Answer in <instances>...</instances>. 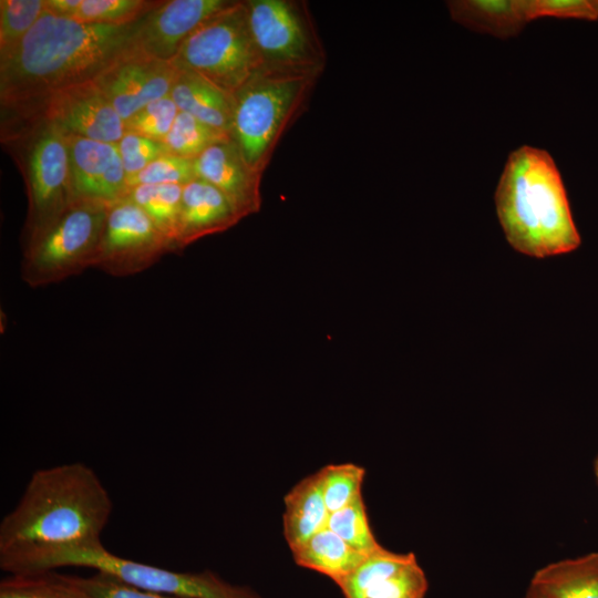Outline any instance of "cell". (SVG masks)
Returning <instances> with one entry per match:
<instances>
[{"mask_svg":"<svg viewBox=\"0 0 598 598\" xmlns=\"http://www.w3.org/2000/svg\"><path fill=\"white\" fill-rule=\"evenodd\" d=\"M174 61L233 95L264 61L254 41L246 1H233L203 22L183 43Z\"/></svg>","mask_w":598,"mask_h":598,"instance_id":"cell-6","label":"cell"},{"mask_svg":"<svg viewBox=\"0 0 598 598\" xmlns=\"http://www.w3.org/2000/svg\"><path fill=\"white\" fill-rule=\"evenodd\" d=\"M110 204L75 199L42 234L23 246L21 278L32 288L60 282L93 267Z\"/></svg>","mask_w":598,"mask_h":598,"instance_id":"cell-7","label":"cell"},{"mask_svg":"<svg viewBox=\"0 0 598 598\" xmlns=\"http://www.w3.org/2000/svg\"><path fill=\"white\" fill-rule=\"evenodd\" d=\"M233 1L165 0L140 19L128 44L151 56L173 61L186 39Z\"/></svg>","mask_w":598,"mask_h":598,"instance_id":"cell-13","label":"cell"},{"mask_svg":"<svg viewBox=\"0 0 598 598\" xmlns=\"http://www.w3.org/2000/svg\"><path fill=\"white\" fill-rule=\"evenodd\" d=\"M0 598H96L76 576L54 570L13 574L0 581Z\"/></svg>","mask_w":598,"mask_h":598,"instance_id":"cell-23","label":"cell"},{"mask_svg":"<svg viewBox=\"0 0 598 598\" xmlns=\"http://www.w3.org/2000/svg\"><path fill=\"white\" fill-rule=\"evenodd\" d=\"M169 252L171 241L145 212L122 198L109 206L93 267L115 277L132 276Z\"/></svg>","mask_w":598,"mask_h":598,"instance_id":"cell-10","label":"cell"},{"mask_svg":"<svg viewBox=\"0 0 598 598\" xmlns=\"http://www.w3.org/2000/svg\"><path fill=\"white\" fill-rule=\"evenodd\" d=\"M169 95L179 111L230 136L233 95L184 68H181Z\"/></svg>","mask_w":598,"mask_h":598,"instance_id":"cell-18","label":"cell"},{"mask_svg":"<svg viewBox=\"0 0 598 598\" xmlns=\"http://www.w3.org/2000/svg\"><path fill=\"white\" fill-rule=\"evenodd\" d=\"M179 110L171 95L148 103L125 123V132L163 141L173 126Z\"/></svg>","mask_w":598,"mask_h":598,"instance_id":"cell-30","label":"cell"},{"mask_svg":"<svg viewBox=\"0 0 598 598\" xmlns=\"http://www.w3.org/2000/svg\"><path fill=\"white\" fill-rule=\"evenodd\" d=\"M283 535L293 550L327 527L329 511L318 474L301 480L285 496Z\"/></svg>","mask_w":598,"mask_h":598,"instance_id":"cell-20","label":"cell"},{"mask_svg":"<svg viewBox=\"0 0 598 598\" xmlns=\"http://www.w3.org/2000/svg\"><path fill=\"white\" fill-rule=\"evenodd\" d=\"M79 580L96 598H181L140 589L97 571L90 577H79Z\"/></svg>","mask_w":598,"mask_h":598,"instance_id":"cell-34","label":"cell"},{"mask_svg":"<svg viewBox=\"0 0 598 598\" xmlns=\"http://www.w3.org/2000/svg\"><path fill=\"white\" fill-rule=\"evenodd\" d=\"M181 68L130 44L95 78L109 102L126 122L148 103L169 95Z\"/></svg>","mask_w":598,"mask_h":598,"instance_id":"cell-12","label":"cell"},{"mask_svg":"<svg viewBox=\"0 0 598 598\" xmlns=\"http://www.w3.org/2000/svg\"><path fill=\"white\" fill-rule=\"evenodd\" d=\"M327 527L348 545L367 555L381 547L371 529L362 496L330 513Z\"/></svg>","mask_w":598,"mask_h":598,"instance_id":"cell-29","label":"cell"},{"mask_svg":"<svg viewBox=\"0 0 598 598\" xmlns=\"http://www.w3.org/2000/svg\"><path fill=\"white\" fill-rule=\"evenodd\" d=\"M44 11V0H0V60L17 48Z\"/></svg>","mask_w":598,"mask_h":598,"instance_id":"cell-28","label":"cell"},{"mask_svg":"<svg viewBox=\"0 0 598 598\" xmlns=\"http://www.w3.org/2000/svg\"><path fill=\"white\" fill-rule=\"evenodd\" d=\"M318 477L329 513L339 511L361 497L365 470L353 463L329 464Z\"/></svg>","mask_w":598,"mask_h":598,"instance_id":"cell-27","label":"cell"},{"mask_svg":"<svg viewBox=\"0 0 598 598\" xmlns=\"http://www.w3.org/2000/svg\"><path fill=\"white\" fill-rule=\"evenodd\" d=\"M112 511L107 489L84 463L37 470L0 523V568L45 571L64 553L102 547Z\"/></svg>","mask_w":598,"mask_h":598,"instance_id":"cell-1","label":"cell"},{"mask_svg":"<svg viewBox=\"0 0 598 598\" xmlns=\"http://www.w3.org/2000/svg\"><path fill=\"white\" fill-rule=\"evenodd\" d=\"M529 586L549 598H598V553L546 565Z\"/></svg>","mask_w":598,"mask_h":598,"instance_id":"cell-21","label":"cell"},{"mask_svg":"<svg viewBox=\"0 0 598 598\" xmlns=\"http://www.w3.org/2000/svg\"><path fill=\"white\" fill-rule=\"evenodd\" d=\"M229 137L190 114L179 111L172 128L162 142L169 154L195 159L210 145Z\"/></svg>","mask_w":598,"mask_h":598,"instance_id":"cell-25","label":"cell"},{"mask_svg":"<svg viewBox=\"0 0 598 598\" xmlns=\"http://www.w3.org/2000/svg\"><path fill=\"white\" fill-rule=\"evenodd\" d=\"M4 141L14 145L28 195L23 246L52 225L75 200L65 133L40 117H16Z\"/></svg>","mask_w":598,"mask_h":598,"instance_id":"cell-5","label":"cell"},{"mask_svg":"<svg viewBox=\"0 0 598 598\" xmlns=\"http://www.w3.org/2000/svg\"><path fill=\"white\" fill-rule=\"evenodd\" d=\"M241 219L220 190L196 177L183 185L176 250L181 251L205 236L223 233Z\"/></svg>","mask_w":598,"mask_h":598,"instance_id":"cell-17","label":"cell"},{"mask_svg":"<svg viewBox=\"0 0 598 598\" xmlns=\"http://www.w3.org/2000/svg\"><path fill=\"white\" fill-rule=\"evenodd\" d=\"M194 168L196 177L220 190L243 218L260 210L262 174L248 164L231 137L205 150Z\"/></svg>","mask_w":598,"mask_h":598,"instance_id":"cell-16","label":"cell"},{"mask_svg":"<svg viewBox=\"0 0 598 598\" xmlns=\"http://www.w3.org/2000/svg\"><path fill=\"white\" fill-rule=\"evenodd\" d=\"M158 3L148 0H81L71 19L90 24L128 25Z\"/></svg>","mask_w":598,"mask_h":598,"instance_id":"cell-26","label":"cell"},{"mask_svg":"<svg viewBox=\"0 0 598 598\" xmlns=\"http://www.w3.org/2000/svg\"><path fill=\"white\" fill-rule=\"evenodd\" d=\"M446 3L455 22L499 39L517 35L529 22L524 0H452Z\"/></svg>","mask_w":598,"mask_h":598,"instance_id":"cell-19","label":"cell"},{"mask_svg":"<svg viewBox=\"0 0 598 598\" xmlns=\"http://www.w3.org/2000/svg\"><path fill=\"white\" fill-rule=\"evenodd\" d=\"M182 193L183 185L177 184L136 185L124 196L145 212L171 241L174 252L177 251Z\"/></svg>","mask_w":598,"mask_h":598,"instance_id":"cell-24","label":"cell"},{"mask_svg":"<svg viewBox=\"0 0 598 598\" xmlns=\"http://www.w3.org/2000/svg\"><path fill=\"white\" fill-rule=\"evenodd\" d=\"M14 114L40 117L64 133L107 143H117L125 133L124 121L94 79L60 89Z\"/></svg>","mask_w":598,"mask_h":598,"instance_id":"cell-11","label":"cell"},{"mask_svg":"<svg viewBox=\"0 0 598 598\" xmlns=\"http://www.w3.org/2000/svg\"><path fill=\"white\" fill-rule=\"evenodd\" d=\"M66 566L92 568L136 588L181 598H260L250 588L229 584L209 570H167L120 557L104 546L64 553L52 561L50 570Z\"/></svg>","mask_w":598,"mask_h":598,"instance_id":"cell-8","label":"cell"},{"mask_svg":"<svg viewBox=\"0 0 598 598\" xmlns=\"http://www.w3.org/2000/svg\"><path fill=\"white\" fill-rule=\"evenodd\" d=\"M81 0H44L45 11L69 18L73 16Z\"/></svg>","mask_w":598,"mask_h":598,"instance_id":"cell-35","label":"cell"},{"mask_svg":"<svg viewBox=\"0 0 598 598\" xmlns=\"http://www.w3.org/2000/svg\"><path fill=\"white\" fill-rule=\"evenodd\" d=\"M127 178L168 151L163 142L136 133L125 132L116 143Z\"/></svg>","mask_w":598,"mask_h":598,"instance_id":"cell-32","label":"cell"},{"mask_svg":"<svg viewBox=\"0 0 598 598\" xmlns=\"http://www.w3.org/2000/svg\"><path fill=\"white\" fill-rule=\"evenodd\" d=\"M595 472H596V476H597V480H598V457H597V461H596V464H595Z\"/></svg>","mask_w":598,"mask_h":598,"instance_id":"cell-36","label":"cell"},{"mask_svg":"<svg viewBox=\"0 0 598 598\" xmlns=\"http://www.w3.org/2000/svg\"><path fill=\"white\" fill-rule=\"evenodd\" d=\"M495 206L507 241L522 254L545 258L580 244L560 174L545 150L523 145L509 154Z\"/></svg>","mask_w":598,"mask_h":598,"instance_id":"cell-3","label":"cell"},{"mask_svg":"<svg viewBox=\"0 0 598 598\" xmlns=\"http://www.w3.org/2000/svg\"><path fill=\"white\" fill-rule=\"evenodd\" d=\"M136 22L90 24L44 11L0 60L2 111L19 112L60 89L94 79L127 47Z\"/></svg>","mask_w":598,"mask_h":598,"instance_id":"cell-2","label":"cell"},{"mask_svg":"<svg viewBox=\"0 0 598 598\" xmlns=\"http://www.w3.org/2000/svg\"><path fill=\"white\" fill-rule=\"evenodd\" d=\"M297 565L318 571L337 585L368 556L348 545L328 527L291 550Z\"/></svg>","mask_w":598,"mask_h":598,"instance_id":"cell-22","label":"cell"},{"mask_svg":"<svg viewBox=\"0 0 598 598\" xmlns=\"http://www.w3.org/2000/svg\"><path fill=\"white\" fill-rule=\"evenodd\" d=\"M528 21L543 17L598 19V0H524Z\"/></svg>","mask_w":598,"mask_h":598,"instance_id":"cell-33","label":"cell"},{"mask_svg":"<svg viewBox=\"0 0 598 598\" xmlns=\"http://www.w3.org/2000/svg\"><path fill=\"white\" fill-rule=\"evenodd\" d=\"M71 185L75 199L107 204L126 195L127 176L116 143H107L65 133Z\"/></svg>","mask_w":598,"mask_h":598,"instance_id":"cell-15","label":"cell"},{"mask_svg":"<svg viewBox=\"0 0 598 598\" xmlns=\"http://www.w3.org/2000/svg\"><path fill=\"white\" fill-rule=\"evenodd\" d=\"M338 586L344 598H424L429 582L413 553L381 546Z\"/></svg>","mask_w":598,"mask_h":598,"instance_id":"cell-14","label":"cell"},{"mask_svg":"<svg viewBox=\"0 0 598 598\" xmlns=\"http://www.w3.org/2000/svg\"><path fill=\"white\" fill-rule=\"evenodd\" d=\"M248 21L264 66L321 72L324 53L307 13L287 0L246 1Z\"/></svg>","mask_w":598,"mask_h":598,"instance_id":"cell-9","label":"cell"},{"mask_svg":"<svg viewBox=\"0 0 598 598\" xmlns=\"http://www.w3.org/2000/svg\"><path fill=\"white\" fill-rule=\"evenodd\" d=\"M320 73L264 66L233 94L230 136L258 173L264 174Z\"/></svg>","mask_w":598,"mask_h":598,"instance_id":"cell-4","label":"cell"},{"mask_svg":"<svg viewBox=\"0 0 598 598\" xmlns=\"http://www.w3.org/2000/svg\"><path fill=\"white\" fill-rule=\"evenodd\" d=\"M196 178L194 159L164 154L137 174L126 179L127 187L136 185L177 184L185 185Z\"/></svg>","mask_w":598,"mask_h":598,"instance_id":"cell-31","label":"cell"}]
</instances>
